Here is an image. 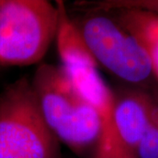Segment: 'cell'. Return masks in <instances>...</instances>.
<instances>
[{"label":"cell","instance_id":"2","mask_svg":"<svg viewBox=\"0 0 158 158\" xmlns=\"http://www.w3.org/2000/svg\"><path fill=\"white\" fill-rule=\"evenodd\" d=\"M61 143L40 113L31 80L23 77L0 94V158H61Z\"/></svg>","mask_w":158,"mask_h":158},{"label":"cell","instance_id":"4","mask_svg":"<svg viewBox=\"0 0 158 158\" xmlns=\"http://www.w3.org/2000/svg\"><path fill=\"white\" fill-rule=\"evenodd\" d=\"M74 21L98 67H103L127 86L150 90L156 79L147 53L115 18L104 12H88L78 21Z\"/></svg>","mask_w":158,"mask_h":158},{"label":"cell","instance_id":"9","mask_svg":"<svg viewBox=\"0 0 158 158\" xmlns=\"http://www.w3.org/2000/svg\"><path fill=\"white\" fill-rule=\"evenodd\" d=\"M86 10L90 12H110L120 10H138L158 16V0H97L85 1Z\"/></svg>","mask_w":158,"mask_h":158},{"label":"cell","instance_id":"8","mask_svg":"<svg viewBox=\"0 0 158 158\" xmlns=\"http://www.w3.org/2000/svg\"><path fill=\"white\" fill-rule=\"evenodd\" d=\"M115 18L135 37L147 53L158 84V16L138 10L113 11Z\"/></svg>","mask_w":158,"mask_h":158},{"label":"cell","instance_id":"5","mask_svg":"<svg viewBox=\"0 0 158 158\" xmlns=\"http://www.w3.org/2000/svg\"><path fill=\"white\" fill-rule=\"evenodd\" d=\"M113 113L90 158H138L154 90L126 86L114 90Z\"/></svg>","mask_w":158,"mask_h":158},{"label":"cell","instance_id":"10","mask_svg":"<svg viewBox=\"0 0 158 158\" xmlns=\"http://www.w3.org/2000/svg\"><path fill=\"white\" fill-rule=\"evenodd\" d=\"M138 158H158V90L154 91V101L139 146Z\"/></svg>","mask_w":158,"mask_h":158},{"label":"cell","instance_id":"1","mask_svg":"<svg viewBox=\"0 0 158 158\" xmlns=\"http://www.w3.org/2000/svg\"><path fill=\"white\" fill-rule=\"evenodd\" d=\"M46 124L61 144L79 157L92 156L103 122L61 66L41 63L31 80Z\"/></svg>","mask_w":158,"mask_h":158},{"label":"cell","instance_id":"3","mask_svg":"<svg viewBox=\"0 0 158 158\" xmlns=\"http://www.w3.org/2000/svg\"><path fill=\"white\" fill-rule=\"evenodd\" d=\"M58 17L48 0H0V66L39 63L56 39Z\"/></svg>","mask_w":158,"mask_h":158},{"label":"cell","instance_id":"6","mask_svg":"<svg viewBox=\"0 0 158 158\" xmlns=\"http://www.w3.org/2000/svg\"><path fill=\"white\" fill-rule=\"evenodd\" d=\"M59 17L56 43L58 56L64 69L98 68L83 34L77 24L68 14L64 2L56 1Z\"/></svg>","mask_w":158,"mask_h":158},{"label":"cell","instance_id":"7","mask_svg":"<svg viewBox=\"0 0 158 158\" xmlns=\"http://www.w3.org/2000/svg\"><path fill=\"white\" fill-rule=\"evenodd\" d=\"M63 70L79 93L100 115L104 130L113 113L115 101L114 90L102 77L98 68L63 69Z\"/></svg>","mask_w":158,"mask_h":158}]
</instances>
